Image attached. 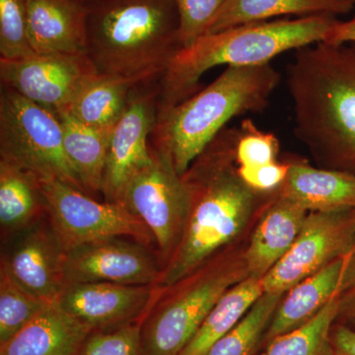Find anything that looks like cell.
<instances>
[{
    "mask_svg": "<svg viewBox=\"0 0 355 355\" xmlns=\"http://www.w3.org/2000/svg\"><path fill=\"white\" fill-rule=\"evenodd\" d=\"M175 0L88 2L87 55L98 73L148 84L182 48Z\"/></svg>",
    "mask_w": 355,
    "mask_h": 355,
    "instance_id": "obj_3",
    "label": "cell"
},
{
    "mask_svg": "<svg viewBox=\"0 0 355 355\" xmlns=\"http://www.w3.org/2000/svg\"><path fill=\"white\" fill-rule=\"evenodd\" d=\"M355 251V209L311 211L286 256L261 279L263 292L286 294L340 257Z\"/></svg>",
    "mask_w": 355,
    "mask_h": 355,
    "instance_id": "obj_10",
    "label": "cell"
},
{
    "mask_svg": "<svg viewBox=\"0 0 355 355\" xmlns=\"http://www.w3.org/2000/svg\"><path fill=\"white\" fill-rule=\"evenodd\" d=\"M331 340L336 354L355 355V330L345 324H334Z\"/></svg>",
    "mask_w": 355,
    "mask_h": 355,
    "instance_id": "obj_34",
    "label": "cell"
},
{
    "mask_svg": "<svg viewBox=\"0 0 355 355\" xmlns=\"http://www.w3.org/2000/svg\"><path fill=\"white\" fill-rule=\"evenodd\" d=\"M354 4L342 0H225L207 35L237 26L265 22L277 16L345 14L352 10Z\"/></svg>",
    "mask_w": 355,
    "mask_h": 355,
    "instance_id": "obj_23",
    "label": "cell"
},
{
    "mask_svg": "<svg viewBox=\"0 0 355 355\" xmlns=\"http://www.w3.org/2000/svg\"><path fill=\"white\" fill-rule=\"evenodd\" d=\"M142 83L135 78L96 73L64 112L88 127L114 130L128 108L133 89Z\"/></svg>",
    "mask_w": 355,
    "mask_h": 355,
    "instance_id": "obj_21",
    "label": "cell"
},
{
    "mask_svg": "<svg viewBox=\"0 0 355 355\" xmlns=\"http://www.w3.org/2000/svg\"><path fill=\"white\" fill-rule=\"evenodd\" d=\"M286 83L296 137L329 169L355 174V44L299 49Z\"/></svg>",
    "mask_w": 355,
    "mask_h": 355,
    "instance_id": "obj_2",
    "label": "cell"
},
{
    "mask_svg": "<svg viewBox=\"0 0 355 355\" xmlns=\"http://www.w3.org/2000/svg\"><path fill=\"white\" fill-rule=\"evenodd\" d=\"M33 55L26 0H0V58L15 60Z\"/></svg>",
    "mask_w": 355,
    "mask_h": 355,
    "instance_id": "obj_29",
    "label": "cell"
},
{
    "mask_svg": "<svg viewBox=\"0 0 355 355\" xmlns=\"http://www.w3.org/2000/svg\"><path fill=\"white\" fill-rule=\"evenodd\" d=\"M324 42L333 44H355V15L343 22L336 21Z\"/></svg>",
    "mask_w": 355,
    "mask_h": 355,
    "instance_id": "obj_35",
    "label": "cell"
},
{
    "mask_svg": "<svg viewBox=\"0 0 355 355\" xmlns=\"http://www.w3.org/2000/svg\"><path fill=\"white\" fill-rule=\"evenodd\" d=\"M28 33L37 55L87 53L88 2L26 0Z\"/></svg>",
    "mask_w": 355,
    "mask_h": 355,
    "instance_id": "obj_17",
    "label": "cell"
},
{
    "mask_svg": "<svg viewBox=\"0 0 355 355\" xmlns=\"http://www.w3.org/2000/svg\"><path fill=\"white\" fill-rule=\"evenodd\" d=\"M121 205L153 233L162 270L181 241L190 216V191L183 177L169 159L153 149L150 164L128 182Z\"/></svg>",
    "mask_w": 355,
    "mask_h": 355,
    "instance_id": "obj_9",
    "label": "cell"
},
{
    "mask_svg": "<svg viewBox=\"0 0 355 355\" xmlns=\"http://www.w3.org/2000/svg\"><path fill=\"white\" fill-rule=\"evenodd\" d=\"M151 249L128 237H112L71 248L64 252L67 286L85 282L156 286L161 265Z\"/></svg>",
    "mask_w": 355,
    "mask_h": 355,
    "instance_id": "obj_12",
    "label": "cell"
},
{
    "mask_svg": "<svg viewBox=\"0 0 355 355\" xmlns=\"http://www.w3.org/2000/svg\"><path fill=\"white\" fill-rule=\"evenodd\" d=\"M64 132L65 154L86 195L102 193L110 140L114 130L88 127L67 112L55 113Z\"/></svg>",
    "mask_w": 355,
    "mask_h": 355,
    "instance_id": "obj_22",
    "label": "cell"
},
{
    "mask_svg": "<svg viewBox=\"0 0 355 355\" xmlns=\"http://www.w3.org/2000/svg\"><path fill=\"white\" fill-rule=\"evenodd\" d=\"M279 142L273 133L261 132L251 120L238 128L235 159L238 167L257 168L277 162Z\"/></svg>",
    "mask_w": 355,
    "mask_h": 355,
    "instance_id": "obj_30",
    "label": "cell"
},
{
    "mask_svg": "<svg viewBox=\"0 0 355 355\" xmlns=\"http://www.w3.org/2000/svg\"><path fill=\"white\" fill-rule=\"evenodd\" d=\"M40 184L49 218L64 252L112 237L132 238L147 247L155 248L153 233L125 205L98 202L58 180H46Z\"/></svg>",
    "mask_w": 355,
    "mask_h": 355,
    "instance_id": "obj_8",
    "label": "cell"
},
{
    "mask_svg": "<svg viewBox=\"0 0 355 355\" xmlns=\"http://www.w3.org/2000/svg\"><path fill=\"white\" fill-rule=\"evenodd\" d=\"M46 214L39 180L24 170L0 160L2 239H7Z\"/></svg>",
    "mask_w": 355,
    "mask_h": 355,
    "instance_id": "obj_24",
    "label": "cell"
},
{
    "mask_svg": "<svg viewBox=\"0 0 355 355\" xmlns=\"http://www.w3.org/2000/svg\"><path fill=\"white\" fill-rule=\"evenodd\" d=\"M309 211L277 191L244 249L248 272L263 277L277 265L296 241Z\"/></svg>",
    "mask_w": 355,
    "mask_h": 355,
    "instance_id": "obj_18",
    "label": "cell"
},
{
    "mask_svg": "<svg viewBox=\"0 0 355 355\" xmlns=\"http://www.w3.org/2000/svg\"><path fill=\"white\" fill-rule=\"evenodd\" d=\"M250 277L244 250L228 247L175 282L157 288L140 322L144 355H179L222 296Z\"/></svg>",
    "mask_w": 355,
    "mask_h": 355,
    "instance_id": "obj_6",
    "label": "cell"
},
{
    "mask_svg": "<svg viewBox=\"0 0 355 355\" xmlns=\"http://www.w3.org/2000/svg\"><path fill=\"white\" fill-rule=\"evenodd\" d=\"M51 303L26 291L0 270V345L17 335Z\"/></svg>",
    "mask_w": 355,
    "mask_h": 355,
    "instance_id": "obj_28",
    "label": "cell"
},
{
    "mask_svg": "<svg viewBox=\"0 0 355 355\" xmlns=\"http://www.w3.org/2000/svg\"><path fill=\"white\" fill-rule=\"evenodd\" d=\"M89 327L51 303L17 335L0 345V355H77Z\"/></svg>",
    "mask_w": 355,
    "mask_h": 355,
    "instance_id": "obj_20",
    "label": "cell"
},
{
    "mask_svg": "<svg viewBox=\"0 0 355 355\" xmlns=\"http://www.w3.org/2000/svg\"><path fill=\"white\" fill-rule=\"evenodd\" d=\"M279 81L270 64L227 67L200 92L175 106L158 108L151 146L183 176L231 119L265 109Z\"/></svg>",
    "mask_w": 355,
    "mask_h": 355,
    "instance_id": "obj_4",
    "label": "cell"
},
{
    "mask_svg": "<svg viewBox=\"0 0 355 355\" xmlns=\"http://www.w3.org/2000/svg\"><path fill=\"white\" fill-rule=\"evenodd\" d=\"M179 13V37L187 48L205 36L225 0H175Z\"/></svg>",
    "mask_w": 355,
    "mask_h": 355,
    "instance_id": "obj_32",
    "label": "cell"
},
{
    "mask_svg": "<svg viewBox=\"0 0 355 355\" xmlns=\"http://www.w3.org/2000/svg\"><path fill=\"white\" fill-rule=\"evenodd\" d=\"M139 86L133 89L128 108L112 132L102 190L107 202L121 205L128 182L153 159L149 141L157 121L159 87Z\"/></svg>",
    "mask_w": 355,
    "mask_h": 355,
    "instance_id": "obj_13",
    "label": "cell"
},
{
    "mask_svg": "<svg viewBox=\"0 0 355 355\" xmlns=\"http://www.w3.org/2000/svg\"><path fill=\"white\" fill-rule=\"evenodd\" d=\"M263 293L261 279L251 275L231 287L179 355H207L212 345L237 324Z\"/></svg>",
    "mask_w": 355,
    "mask_h": 355,
    "instance_id": "obj_25",
    "label": "cell"
},
{
    "mask_svg": "<svg viewBox=\"0 0 355 355\" xmlns=\"http://www.w3.org/2000/svg\"><path fill=\"white\" fill-rule=\"evenodd\" d=\"M77 355H144L140 323L91 331Z\"/></svg>",
    "mask_w": 355,
    "mask_h": 355,
    "instance_id": "obj_31",
    "label": "cell"
},
{
    "mask_svg": "<svg viewBox=\"0 0 355 355\" xmlns=\"http://www.w3.org/2000/svg\"><path fill=\"white\" fill-rule=\"evenodd\" d=\"M156 286L85 282L65 286L57 304L91 330H111L140 323Z\"/></svg>",
    "mask_w": 355,
    "mask_h": 355,
    "instance_id": "obj_15",
    "label": "cell"
},
{
    "mask_svg": "<svg viewBox=\"0 0 355 355\" xmlns=\"http://www.w3.org/2000/svg\"><path fill=\"white\" fill-rule=\"evenodd\" d=\"M237 137L238 128H224L182 176L190 191V216L157 288L172 286L230 247L253 216L260 193L238 173Z\"/></svg>",
    "mask_w": 355,
    "mask_h": 355,
    "instance_id": "obj_1",
    "label": "cell"
},
{
    "mask_svg": "<svg viewBox=\"0 0 355 355\" xmlns=\"http://www.w3.org/2000/svg\"><path fill=\"white\" fill-rule=\"evenodd\" d=\"M338 320H340V324L355 330V284L340 296Z\"/></svg>",
    "mask_w": 355,
    "mask_h": 355,
    "instance_id": "obj_36",
    "label": "cell"
},
{
    "mask_svg": "<svg viewBox=\"0 0 355 355\" xmlns=\"http://www.w3.org/2000/svg\"><path fill=\"white\" fill-rule=\"evenodd\" d=\"M334 355H343V354H336H336H334Z\"/></svg>",
    "mask_w": 355,
    "mask_h": 355,
    "instance_id": "obj_38",
    "label": "cell"
},
{
    "mask_svg": "<svg viewBox=\"0 0 355 355\" xmlns=\"http://www.w3.org/2000/svg\"><path fill=\"white\" fill-rule=\"evenodd\" d=\"M6 241L0 270L34 295L48 302H57L67 286L64 249L48 214Z\"/></svg>",
    "mask_w": 355,
    "mask_h": 355,
    "instance_id": "obj_14",
    "label": "cell"
},
{
    "mask_svg": "<svg viewBox=\"0 0 355 355\" xmlns=\"http://www.w3.org/2000/svg\"><path fill=\"white\" fill-rule=\"evenodd\" d=\"M0 160L30 173L40 182L58 180L85 193L65 154L58 114L3 85Z\"/></svg>",
    "mask_w": 355,
    "mask_h": 355,
    "instance_id": "obj_7",
    "label": "cell"
},
{
    "mask_svg": "<svg viewBox=\"0 0 355 355\" xmlns=\"http://www.w3.org/2000/svg\"><path fill=\"white\" fill-rule=\"evenodd\" d=\"M334 15H310L237 26L205 35L181 48L161 76L159 107L168 108L196 94L200 77L214 67L270 64L284 51L324 42L336 24Z\"/></svg>",
    "mask_w": 355,
    "mask_h": 355,
    "instance_id": "obj_5",
    "label": "cell"
},
{
    "mask_svg": "<svg viewBox=\"0 0 355 355\" xmlns=\"http://www.w3.org/2000/svg\"><path fill=\"white\" fill-rule=\"evenodd\" d=\"M355 284V251L299 282L284 294L261 345L295 330L316 316L324 306Z\"/></svg>",
    "mask_w": 355,
    "mask_h": 355,
    "instance_id": "obj_16",
    "label": "cell"
},
{
    "mask_svg": "<svg viewBox=\"0 0 355 355\" xmlns=\"http://www.w3.org/2000/svg\"><path fill=\"white\" fill-rule=\"evenodd\" d=\"M279 191L309 212L355 209L354 173L318 169L304 162H291Z\"/></svg>",
    "mask_w": 355,
    "mask_h": 355,
    "instance_id": "obj_19",
    "label": "cell"
},
{
    "mask_svg": "<svg viewBox=\"0 0 355 355\" xmlns=\"http://www.w3.org/2000/svg\"><path fill=\"white\" fill-rule=\"evenodd\" d=\"M98 73L87 53L35 55L0 58L2 85L58 113L69 108L84 83Z\"/></svg>",
    "mask_w": 355,
    "mask_h": 355,
    "instance_id": "obj_11",
    "label": "cell"
},
{
    "mask_svg": "<svg viewBox=\"0 0 355 355\" xmlns=\"http://www.w3.org/2000/svg\"><path fill=\"white\" fill-rule=\"evenodd\" d=\"M342 1H350V2H354L355 0H342Z\"/></svg>",
    "mask_w": 355,
    "mask_h": 355,
    "instance_id": "obj_37",
    "label": "cell"
},
{
    "mask_svg": "<svg viewBox=\"0 0 355 355\" xmlns=\"http://www.w3.org/2000/svg\"><path fill=\"white\" fill-rule=\"evenodd\" d=\"M340 296L331 299L307 323L277 336L257 355H334L331 331L340 313Z\"/></svg>",
    "mask_w": 355,
    "mask_h": 355,
    "instance_id": "obj_26",
    "label": "cell"
},
{
    "mask_svg": "<svg viewBox=\"0 0 355 355\" xmlns=\"http://www.w3.org/2000/svg\"><path fill=\"white\" fill-rule=\"evenodd\" d=\"M288 171L289 163L277 161L257 168L238 167V173L243 181L258 193L279 189L286 181Z\"/></svg>",
    "mask_w": 355,
    "mask_h": 355,
    "instance_id": "obj_33",
    "label": "cell"
},
{
    "mask_svg": "<svg viewBox=\"0 0 355 355\" xmlns=\"http://www.w3.org/2000/svg\"><path fill=\"white\" fill-rule=\"evenodd\" d=\"M284 294L263 292L245 316L217 340L207 355H257Z\"/></svg>",
    "mask_w": 355,
    "mask_h": 355,
    "instance_id": "obj_27",
    "label": "cell"
}]
</instances>
